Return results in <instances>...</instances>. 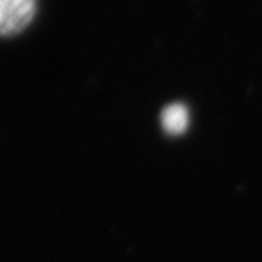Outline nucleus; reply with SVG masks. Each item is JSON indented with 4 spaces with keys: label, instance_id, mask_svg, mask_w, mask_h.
<instances>
[{
    "label": "nucleus",
    "instance_id": "nucleus-1",
    "mask_svg": "<svg viewBox=\"0 0 262 262\" xmlns=\"http://www.w3.org/2000/svg\"><path fill=\"white\" fill-rule=\"evenodd\" d=\"M37 13V0H0V37L26 29Z\"/></svg>",
    "mask_w": 262,
    "mask_h": 262
},
{
    "label": "nucleus",
    "instance_id": "nucleus-2",
    "mask_svg": "<svg viewBox=\"0 0 262 262\" xmlns=\"http://www.w3.org/2000/svg\"><path fill=\"white\" fill-rule=\"evenodd\" d=\"M162 127L171 135L186 131L189 124V111L184 104H171L162 111Z\"/></svg>",
    "mask_w": 262,
    "mask_h": 262
}]
</instances>
